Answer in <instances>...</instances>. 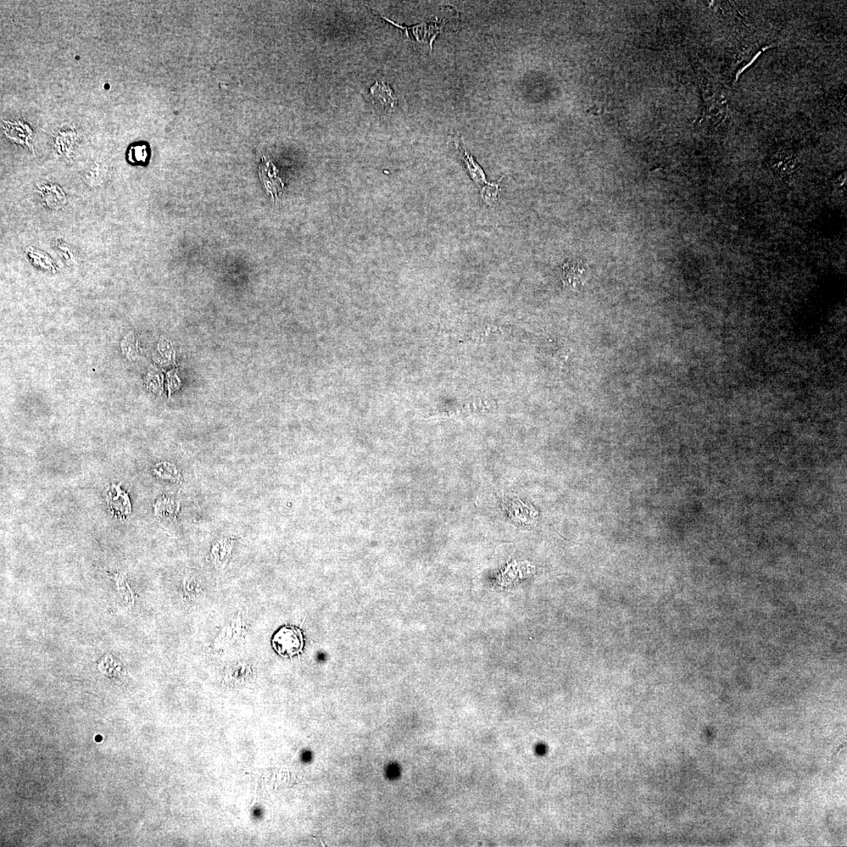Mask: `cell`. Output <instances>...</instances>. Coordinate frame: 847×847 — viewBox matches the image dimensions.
<instances>
[{
    "instance_id": "3",
    "label": "cell",
    "mask_w": 847,
    "mask_h": 847,
    "mask_svg": "<svg viewBox=\"0 0 847 847\" xmlns=\"http://www.w3.org/2000/svg\"><path fill=\"white\" fill-rule=\"evenodd\" d=\"M371 94L375 108L389 111L397 107V96L387 83L377 81L371 88Z\"/></svg>"
},
{
    "instance_id": "2",
    "label": "cell",
    "mask_w": 847,
    "mask_h": 847,
    "mask_svg": "<svg viewBox=\"0 0 847 847\" xmlns=\"http://www.w3.org/2000/svg\"><path fill=\"white\" fill-rule=\"evenodd\" d=\"M275 649L283 656H292L298 653L302 650V635L292 628H283L278 632L273 640Z\"/></svg>"
},
{
    "instance_id": "5",
    "label": "cell",
    "mask_w": 847,
    "mask_h": 847,
    "mask_svg": "<svg viewBox=\"0 0 847 847\" xmlns=\"http://www.w3.org/2000/svg\"><path fill=\"white\" fill-rule=\"evenodd\" d=\"M503 178H500L497 183H487V185L483 186L481 196L483 201L487 204L492 206L498 201L500 192L499 183Z\"/></svg>"
},
{
    "instance_id": "4",
    "label": "cell",
    "mask_w": 847,
    "mask_h": 847,
    "mask_svg": "<svg viewBox=\"0 0 847 847\" xmlns=\"http://www.w3.org/2000/svg\"><path fill=\"white\" fill-rule=\"evenodd\" d=\"M456 146H458V148L460 149L462 159L464 160L467 168L469 170L472 179L478 184H484V186L487 185L488 182L486 180V177H485L483 170L481 167L476 164V162L474 159H473L472 155L468 153L465 147H464V144H461L460 142H456Z\"/></svg>"
},
{
    "instance_id": "1",
    "label": "cell",
    "mask_w": 847,
    "mask_h": 847,
    "mask_svg": "<svg viewBox=\"0 0 847 847\" xmlns=\"http://www.w3.org/2000/svg\"><path fill=\"white\" fill-rule=\"evenodd\" d=\"M258 172L261 182L276 203L278 197L283 196L285 189L281 177L278 176V170L271 160L263 157L261 159Z\"/></svg>"
}]
</instances>
